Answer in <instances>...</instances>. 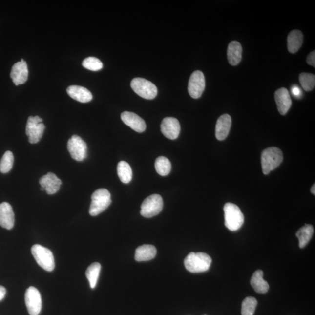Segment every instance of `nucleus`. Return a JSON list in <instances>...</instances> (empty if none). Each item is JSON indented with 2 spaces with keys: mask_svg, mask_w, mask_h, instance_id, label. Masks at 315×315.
Masks as SVG:
<instances>
[{
  "mask_svg": "<svg viewBox=\"0 0 315 315\" xmlns=\"http://www.w3.org/2000/svg\"><path fill=\"white\" fill-rule=\"evenodd\" d=\"M212 259L208 254L198 252H191L185 258L184 264L189 272L193 273L208 271L211 266Z\"/></svg>",
  "mask_w": 315,
  "mask_h": 315,
  "instance_id": "f257e3e1",
  "label": "nucleus"
},
{
  "mask_svg": "<svg viewBox=\"0 0 315 315\" xmlns=\"http://www.w3.org/2000/svg\"><path fill=\"white\" fill-rule=\"evenodd\" d=\"M283 161V154L277 147H269L262 152L261 155L263 172L268 175L273 170L277 168Z\"/></svg>",
  "mask_w": 315,
  "mask_h": 315,
  "instance_id": "f03ea898",
  "label": "nucleus"
},
{
  "mask_svg": "<svg viewBox=\"0 0 315 315\" xmlns=\"http://www.w3.org/2000/svg\"><path fill=\"white\" fill-rule=\"evenodd\" d=\"M225 226L231 231H238L244 223V215L238 206L228 203L224 207Z\"/></svg>",
  "mask_w": 315,
  "mask_h": 315,
  "instance_id": "7ed1b4c3",
  "label": "nucleus"
},
{
  "mask_svg": "<svg viewBox=\"0 0 315 315\" xmlns=\"http://www.w3.org/2000/svg\"><path fill=\"white\" fill-rule=\"evenodd\" d=\"M92 202L89 208V214L96 216L106 210L112 203L110 192L106 189H99L91 196Z\"/></svg>",
  "mask_w": 315,
  "mask_h": 315,
  "instance_id": "20e7f679",
  "label": "nucleus"
},
{
  "mask_svg": "<svg viewBox=\"0 0 315 315\" xmlns=\"http://www.w3.org/2000/svg\"><path fill=\"white\" fill-rule=\"evenodd\" d=\"M31 252L35 259L42 269L47 272L55 269V258L52 252L40 245H35L31 248Z\"/></svg>",
  "mask_w": 315,
  "mask_h": 315,
  "instance_id": "39448f33",
  "label": "nucleus"
},
{
  "mask_svg": "<svg viewBox=\"0 0 315 315\" xmlns=\"http://www.w3.org/2000/svg\"><path fill=\"white\" fill-rule=\"evenodd\" d=\"M131 87L138 95L146 100H153L158 94L155 84L142 78H135L131 81Z\"/></svg>",
  "mask_w": 315,
  "mask_h": 315,
  "instance_id": "423d86ee",
  "label": "nucleus"
},
{
  "mask_svg": "<svg viewBox=\"0 0 315 315\" xmlns=\"http://www.w3.org/2000/svg\"><path fill=\"white\" fill-rule=\"evenodd\" d=\"M163 198L160 195L154 194L147 197L141 206L140 214L146 218L154 217L163 210Z\"/></svg>",
  "mask_w": 315,
  "mask_h": 315,
  "instance_id": "0eeeda50",
  "label": "nucleus"
},
{
  "mask_svg": "<svg viewBox=\"0 0 315 315\" xmlns=\"http://www.w3.org/2000/svg\"><path fill=\"white\" fill-rule=\"evenodd\" d=\"M42 121L43 119L40 116L29 117L26 126V134L30 143H38L43 136L45 126Z\"/></svg>",
  "mask_w": 315,
  "mask_h": 315,
  "instance_id": "6e6552de",
  "label": "nucleus"
},
{
  "mask_svg": "<svg viewBox=\"0 0 315 315\" xmlns=\"http://www.w3.org/2000/svg\"><path fill=\"white\" fill-rule=\"evenodd\" d=\"M67 149L72 158L77 161H83L86 158L87 145L84 141L77 135H74L69 139Z\"/></svg>",
  "mask_w": 315,
  "mask_h": 315,
  "instance_id": "1a4fd4ad",
  "label": "nucleus"
},
{
  "mask_svg": "<svg viewBox=\"0 0 315 315\" xmlns=\"http://www.w3.org/2000/svg\"><path fill=\"white\" fill-rule=\"evenodd\" d=\"M205 77L202 71H196L191 75L188 84V92L191 98L198 99L201 97L205 91Z\"/></svg>",
  "mask_w": 315,
  "mask_h": 315,
  "instance_id": "9d476101",
  "label": "nucleus"
},
{
  "mask_svg": "<svg viewBox=\"0 0 315 315\" xmlns=\"http://www.w3.org/2000/svg\"><path fill=\"white\" fill-rule=\"evenodd\" d=\"M25 304L31 315H38L42 310V298L40 292L34 287H30L26 291Z\"/></svg>",
  "mask_w": 315,
  "mask_h": 315,
  "instance_id": "9b49d317",
  "label": "nucleus"
},
{
  "mask_svg": "<svg viewBox=\"0 0 315 315\" xmlns=\"http://www.w3.org/2000/svg\"><path fill=\"white\" fill-rule=\"evenodd\" d=\"M40 184L42 191L45 190L47 194L52 195L56 193L59 190L62 182L55 174L49 172L41 177Z\"/></svg>",
  "mask_w": 315,
  "mask_h": 315,
  "instance_id": "f8f14e48",
  "label": "nucleus"
},
{
  "mask_svg": "<svg viewBox=\"0 0 315 315\" xmlns=\"http://www.w3.org/2000/svg\"><path fill=\"white\" fill-rule=\"evenodd\" d=\"M162 133L167 139L175 140L181 131V126L178 119L174 118H166L163 119L161 126Z\"/></svg>",
  "mask_w": 315,
  "mask_h": 315,
  "instance_id": "ddd939ff",
  "label": "nucleus"
},
{
  "mask_svg": "<svg viewBox=\"0 0 315 315\" xmlns=\"http://www.w3.org/2000/svg\"><path fill=\"white\" fill-rule=\"evenodd\" d=\"M274 98L279 113L281 115H286L292 105L289 91L285 88L278 89L275 92Z\"/></svg>",
  "mask_w": 315,
  "mask_h": 315,
  "instance_id": "4468645a",
  "label": "nucleus"
},
{
  "mask_svg": "<svg viewBox=\"0 0 315 315\" xmlns=\"http://www.w3.org/2000/svg\"><path fill=\"white\" fill-rule=\"evenodd\" d=\"M10 77L16 86L25 83L28 78V68L26 62L20 61L16 63L12 67Z\"/></svg>",
  "mask_w": 315,
  "mask_h": 315,
  "instance_id": "2eb2a0df",
  "label": "nucleus"
},
{
  "mask_svg": "<svg viewBox=\"0 0 315 315\" xmlns=\"http://www.w3.org/2000/svg\"><path fill=\"white\" fill-rule=\"evenodd\" d=\"M121 119L124 124L138 133H143L146 128L144 120L136 113L124 112L122 113Z\"/></svg>",
  "mask_w": 315,
  "mask_h": 315,
  "instance_id": "dca6fc26",
  "label": "nucleus"
},
{
  "mask_svg": "<svg viewBox=\"0 0 315 315\" xmlns=\"http://www.w3.org/2000/svg\"><path fill=\"white\" fill-rule=\"evenodd\" d=\"M14 223L15 216L11 206L7 202L0 204V226L4 229L11 230Z\"/></svg>",
  "mask_w": 315,
  "mask_h": 315,
  "instance_id": "f3484780",
  "label": "nucleus"
},
{
  "mask_svg": "<svg viewBox=\"0 0 315 315\" xmlns=\"http://www.w3.org/2000/svg\"><path fill=\"white\" fill-rule=\"evenodd\" d=\"M232 125V119L228 114H224L218 118L215 126V136L217 140L222 141L226 139Z\"/></svg>",
  "mask_w": 315,
  "mask_h": 315,
  "instance_id": "a211bd4d",
  "label": "nucleus"
},
{
  "mask_svg": "<svg viewBox=\"0 0 315 315\" xmlns=\"http://www.w3.org/2000/svg\"><path fill=\"white\" fill-rule=\"evenodd\" d=\"M67 92L74 100L82 103H87L92 100V94L88 89L83 86L71 85L68 87Z\"/></svg>",
  "mask_w": 315,
  "mask_h": 315,
  "instance_id": "6ab92c4d",
  "label": "nucleus"
},
{
  "mask_svg": "<svg viewBox=\"0 0 315 315\" xmlns=\"http://www.w3.org/2000/svg\"><path fill=\"white\" fill-rule=\"evenodd\" d=\"M242 47L238 41H232L229 45L227 50L228 61L231 65L235 66L242 60Z\"/></svg>",
  "mask_w": 315,
  "mask_h": 315,
  "instance_id": "aec40b11",
  "label": "nucleus"
},
{
  "mask_svg": "<svg viewBox=\"0 0 315 315\" xmlns=\"http://www.w3.org/2000/svg\"><path fill=\"white\" fill-rule=\"evenodd\" d=\"M157 254V250L154 246L143 245L138 247L135 253V259L137 262H145L154 259Z\"/></svg>",
  "mask_w": 315,
  "mask_h": 315,
  "instance_id": "412c9836",
  "label": "nucleus"
},
{
  "mask_svg": "<svg viewBox=\"0 0 315 315\" xmlns=\"http://www.w3.org/2000/svg\"><path fill=\"white\" fill-rule=\"evenodd\" d=\"M303 41L304 36L301 31L294 30L291 32L287 38V47L289 52L294 54L298 52L302 45Z\"/></svg>",
  "mask_w": 315,
  "mask_h": 315,
  "instance_id": "4be33fe9",
  "label": "nucleus"
},
{
  "mask_svg": "<svg viewBox=\"0 0 315 315\" xmlns=\"http://www.w3.org/2000/svg\"><path fill=\"white\" fill-rule=\"evenodd\" d=\"M251 284L255 292L264 294L268 292L269 285L268 282L263 279V272L261 270H258L252 275Z\"/></svg>",
  "mask_w": 315,
  "mask_h": 315,
  "instance_id": "5701e85b",
  "label": "nucleus"
},
{
  "mask_svg": "<svg viewBox=\"0 0 315 315\" xmlns=\"http://www.w3.org/2000/svg\"><path fill=\"white\" fill-rule=\"evenodd\" d=\"M314 228L310 224H305L296 233V236L299 240L300 248H304L307 246L313 237Z\"/></svg>",
  "mask_w": 315,
  "mask_h": 315,
  "instance_id": "b1692460",
  "label": "nucleus"
},
{
  "mask_svg": "<svg viewBox=\"0 0 315 315\" xmlns=\"http://www.w3.org/2000/svg\"><path fill=\"white\" fill-rule=\"evenodd\" d=\"M119 178L124 184H128L133 178V172L130 165L127 162H119L117 167Z\"/></svg>",
  "mask_w": 315,
  "mask_h": 315,
  "instance_id": "393cba45",
  "label": "nucleus"
},
{
  "mask_svg": "<svg viewBox=\"0 0 315 315\" xmlns=\"http://www.w3.org/2000/svg\"><path fill=\"white\" fill-rule=\"evenodd\" d=\"M101 270L100 263L95 262L91 264L86 271V277L89 282L90 287L94 289L97 286L99 276Z\"/></svg>",
  "mask_w": 315,
  "mask_h": 315,
  "instance_id": "a878e982",
  "label": "nucleus"
},
{
  "mask_svg": "<svg viewBox=\"0 0 315 315\" xmlns=\"http://www.w3.org/2000/svg\"><path fill=\"white\" fill-rule=\"evenodd\" d=\"M155 168L159 175L165 176L170 173L172 167L170 161L167 158L160 157L155 161Z\"/></svg>",
  "mask_w": 315,
  "mask_h": 315,
  "instance_id": "bb28decb",
  "label": "nucleus"
},
{
  "mask_svg": "<svg viewBox=\"0 0 315 315\" xmlns=\"http://www.w3.org/2000/svg\"><path fill=\"white\" fill-rule=\"evenodd\" d=\"M299 82L305 91H311L315 88V76L314 74L302 73L299 75Z\"/></svg>",
  "mask_w": 315,
  "mask_h": 315,
  "instance_id": "cd10ccee",
  "label": "nucleus"
},
{
  "mask_svg": "<svg viewBox=\"0 0 315 315\" xmlns=\"http://www.w3.org/2000/svg\"><path fill=\"white\" fill-rule=\"evenodd\" d=\"M14 158L13 153L10 151L5 152L0 161V172L6 173L10 172L13 168Z\"/></svg>",
  "mask_w": 315,
  "mask_h": 315,
  "instance_id": "c85d7f7f",
  "label": "nucleus"
},
{
  "mask_svg": "<svg viewBox=\"0 0 315 315\" xmlns=\"http://www.w3.org/2000/svg\"><path fill=\"white\" fill-rule=\"evenodd\" d=\"M257 305V301L254 297H247L242 304V315H253Z\"/></svg>",
  "mask_w": 315,
  "mask_h": 315,
  "instance_id": "c756f323",
  "label": "nucleus"
},
{
  "mask_svg": "<svg viewBox=\"0 0 315 315\" xmlns=\"http://www.w3.org/2000/svg\"><path fill=\"white\" fill-rule=\"evenodd\" d=\"M83 65L84 67L93 71L100 70L103 67V63L94 57H89L84 59Z\"/></svg>",
  "mask_w": 315,
  "mask_h": 315,
  "instance_id": "7c9ffc66",
  "label": "nucleus"
},
{
  "mask_svg": "<svg viewBox=\"0 0 315 315\" xmlns=\"http://www.w3.org/2000/svg\"><path fill=\"white\" fill-rule=\"evenodd\" d=\"M307 62L313 67H315V51L310 53V55L307 56Z\"/></svg>",
  "mask_w": 315,
  "mask_h": 315,
  "instance_id": "2f4dec72",
  "label": "nucleus"
},
{
  "mask_svg": "<svg viewBox=\"0 0 315 315\" xmlns=\"http://www.w3.org/2000/svg\"><path fill=\"white\" fill-rule=\"evenodd\" d=\"M292 92L295 97H299L300 94H301V90H300L298 86H294L292 88Z\"/></svg>",
  "mask_w": 315,
  "mask_h": 315,
  "instance_id": "473e14b6",
  "label": "nucleus"
},
{
  "mask_svg": "<svg viewBox=\"0 0 315 315\" xmlns=\"http://www.w3.org/2000/svg\"><path fill=\"white\" fill-rule=\"evenodd\" d=\"M6 293H7V291H6L5 288L3 286H0V301H2V300L4 299L6 295Z\"/></svg>",
  "mask_w": 315,
  "mask_h": 315,
  "instance_id": "72a5a7b5",
  "label": "nucleus"
},
{
  "mask_svg": "<svg viewBox=\"0 0 315 315\" xmlns=\"http://www.w3.org/2000/svg\"><path fill=\"white\" fill-rule=\"evenodd\" d=\"M315 185L314 184L313 187H312V188L311 189V193H313L314 195H315Z\"/></svg>",
  "mask_w": 315,
  "mask_h": 315,
  "instance_id": "f704fd0d",
  "label": "nucleus"
},
{
  "mask_svg": "<svg viewBox=\"0 0 315 315\" xmlns=\"http://www.w3.org/2000/svg\"></svg>",
  "mask_w": 315,
  "mask_h": 315,
  "instance_id": "c9c22d12",
  "label": "nucleus"
}]
</instances>
